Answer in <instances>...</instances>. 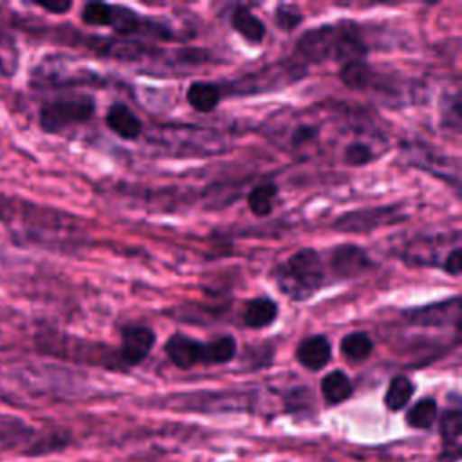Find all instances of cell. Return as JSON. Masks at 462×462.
<instances>
[{
  "label": "cell",
  "instance_id": "16",
  "mask_svg": "<svg viewBox=\"0 0 462 462\" xmlns=\"http://www.w3.org/2000/svg\"><path fill=\"white\" fill-rule=\"evenodd\" d=\"M20 69V47L14 34L0 25V78H13Z\"/></svg>",
  "mask_w": 462,
  "mask_h": 462
},
{
  "label": "cell",
  "instance_id": "18",
  "mask_svg": "<svg viewBox=\"0 0 462 462\" xmlns=\"http://www.w3.org/2000/svg\"><path fill=\"white\" fill-rule=\"evenodd\" d=\"M352 381L341 370H332L321 379V395L328 404H339L352 395Z\"/></svg>",
  "mask_w": 462,
  "mask_h": 462
},
{
  "label": "cell",
  "instance_id": "9",
  "mask_svg": "<svg viewBox=\"0 0 462 462\" xmlns=\"http://www.w3.org/2000/svg\"><path fill=\"white\" fill-rule=\"evenodd\" d=\"M337 27V38H336V49L334 58L336 61L348 63V61H359L366 56V45L359 36V31L350 22H341Z\"/></svg>",
  "mask_w": 462,
  "mask_h": 462
},
{
  "label": "cell",
  "instance_id": "11",
  "mask_svg": "<svg viewBox=\"0 0 462 462\" xmlns=\"http://www.w3.org/2000/svg\"><path fill=\"white\" fill-rule=\"evenodd\" d=\"M332 356L330 343L325 336H310L300 341L296 348V359L309 370H321L328 365Z\"/></svg>",
  "mask_w": 462,
  "mask_h": 462
},
{
  "label": "cell",
  "instance_id": "3",
  "mask_svg": "<svg viewBox=\"0 0 462 462\" xmlns=\"http://www.w3.org/2000/svg\"><path fill=\"white\" fill-rule=\"evenodd\" d=\"M94 112L96 103L85 94L47 99L38 110V126L43 134H61L90 121Z\"/></svg>",
  "mask_w": 462,
  "mask_h": 462
},
{
  "label": "cell",
  "instance_id": "13",
  "mask_svg": "<svg viewBox=\"0 0 462 462\" xmlns=\"http://www.w3.org/2000/svg\"><path fill=\"white\" fill-rule=\"evenodd\" d=\"M460 435H462V415L458 410H448L440 419L442 437V462H457L460 457Z\"/></svg>",
  "mask_w": 462,
  "mask_h": 462
},
{
  "label": "cell",
  "instance_id": "24",
  "mask_svg": "<svg viewBox=\"0 0 462 462\" xmlns=\"http://www.w3.org/2000/svg\"><path fill=\"white\" fill-rule=\"evenodd\" d=\"M339 78L350 88H366L372 83L374 70L370 65L365 63V60L348 61V63L341 65Z\"/></svg>",
  "mask_w": 462,
  "mask_h": 462
},
{
  "label": "cell",
  "instance_id": "8",
  "mask_svg": "<svg viewBox=\"0 0 462 462\" xmlns=\"http://www.w3.org/2000/svg\"><path fill=\"white\" fill-rule=\"evenodd\" d=\"M155 345V334L150 327L132 325L126 327L121 334V350L119 359L130 366L139 365L150 354Z\"/></svg>",
  "mask_w": 462,
  "mask_h": 462
},
{
  "label": "cell",
  "instance_id": "23",
  "mask_svg": "<svg viewBox=\"0 0 462 462\" xmlns=\"http://www.w3.org/2000/svg\"><path fill=\"white\" fill-rule=\"evenodd\" d=\"M339 348L350 361H365L374 350V341L365 332H350L341 339Z\"/></svg>",
  "mask_w": 462,
  "mask_h": 462
},
{
  "label": "cell",
  "instance_id": "19",
  "mask_svg": "<svg viewBox=\"0 0 462 462\" xmlns=\"http://www.w3.org/2000/svg\"><path fill=\"white\" fill-rule=\"evenodd\" d=\"M236 354V339L233 336H222L209 343H202V357L204 365H220L233 359Z\"/></svg>",
  "mask_w": 462,
  "mask_h": 462
},
{
  "label": "cell",
  "instance_id": "26",
  "mask_svg": "<svg viewBox=\"0 0 462 462\" xmlns=\"http://www.w3.org/2000/svg\"><path fill=\"white\" fill-rule=\"evenodd\" d=\"M435 417H437V402H435V399L424 397V399H420L419 402H415L410 408V411L406 415V420H408V424L411 428L426 430V428H430L433 424Z\"/></svg>",
  "mask_w": 462,
  "mask_h": 462
},
{
  "label": "cell",
  "instance_id": "25",
  "mask_svg": "<svg viewBox=\"0 0 462 462\" xmlns=\"http://www.w3.org/2000/svg\"><path fill=\"white\" fill-rule=\"evenodd\" d=\"M108 27H112L117 34L128 36L141 27V20L135 11L125 5H110L108 13Z\"/></svg>",
  "mask_w": 462,
  "mask_h": 462
},
{
  "label": "cell",
  "instance_id": "22",
  "mask_svg": "<svg viewBox=\"0 0 462 462\" xmlns=\"http://www.w3.org/2000/svg\"><path fill=\"white\" fill-rule=\"evenodd\" d=\"M276 193H278V188L271 182L253 188L247 195V206L251 213H254L256 217H267L274 208Z\"/></svg>",
  "mask_w": 462,
  "mask_h": 462
},
{
  "label": "cell",
  "instance_id": "12",
  "mask_svg": "<svg viewBox=\"0 0 462 462\" xmlns=\"http://www.w3.org/2000/svg\"><path fill=\"white\" fill-rule=\"evenodd\" d=\"M105 121H106V126L121 139L132 141V139H137L143 132L141 119L126 105H121V103H116L108 108Z\"/></svg>",
  "mask_w": 462,
  "mask_h": 462
},
{
  "label": "cell",
  "instance_id": "15",
  "mask_svg": "<svg viewBox=\"0 0 462 462\" xmlns=\"http://www.w3.org/2000/svg\"><path fill=\"white\" fill-rule=\"evenodd\" d=\"M278 316V305L271 298H253L245 303L242 312V321L249 328H265L274 323Z\"/></svg>",
  "mask_w": 462,
  "mask_h": 462
},
{
  "label": "cell",
  "instance_id": "21",
  "mask_svg": "<svg viewBox=\"0 0 462 462\" xmlns=\"http://www.w3.org/2000/svg\"><path fill=\"white\" fill-rule=\"evenodd\" d=\"M32 435V430L20 419L11 415H0V444L14 448Z\"/></svg>",
  "mask_w": 462,
  "mask_h": 462
},
{
  "label": "cell",
  "instance_id": "32",
  "mask_svg": "<svg viewBox=\"0 0 462 462\" xmlns=\"http://www.w3.org/2000/svg\"><path fill=\"white\" fill-rule=\"evenodd\" d=\"M318 135V128L316 126H309V125H303V126H298L292 134V144L294 146H300V144H305L312 139H316Z\"/></svg>",
  "mask_w": 462,
  "mask_h": 462
},
{
  "label": "cell",
  "instance_id": "27",
  "mask_svg": "<svg viewBox=\"0 0 462 462\" xmlns=\"http://www.w3.org/2000/svg\"><path fill=\"white\" fill-rule=\"evenodd\" d=\"M108 13H110V4L88 2L81 9V20L87 25L103 27V25H108Z\"/></svg>",
  "mask_w": 462,
  "mask_h": 462
},
{
  "label": "cell",
  "instance_id": "14",
  "mask_svg": "<svg viewBox=\"0 0 462 462\" xmlns=\"http://www.w3.org/2000/svg\"><path fill=\"white\" fill-rule=\"evenodd\" d=\"M233 29L251 45H258L265 38V25L245 5H236L229 18Z\"/></svg>",
  "mask_w": 462,
  "mask_h": 462
},
{
  "label": "cell",
  "instance_id": "7",
  "mask_svg": "<svg viewBox=\"0 0 462 462\" xmlns=\"http://www.w3.org/2000/svg\"><path fill=\"white\" fill-rule=\"evenodd\" d=\"M336 38H337L336 25L314 27L298 40V52L307 61H312V63L332 60L334 49H336Z\"/></svg>",
  "mask_w": 462,
  "mask_h": 462
},
{
  "label": "cell",
  "instance_id": "2",
  "mask_svg": "<svg viewBox=\"0 0 462 462\" xmlns=\"http://www.w3.org/2000/svg\"><path fill=\"white\" fill-rule=\"evenodd\" d=\"M34 346L40 354L74 363L110 366L114 354L106 345L87 341L58 330H42L34 336Z\"/></svg>",
  "mask_w": 462,
  "mask_h": 462
},
{
  "label": "cell",
  "instance_id": "10",
  "mask_svg": "<svg viewBox=\"0 0 462 462\" xmlns=\"http://www.w3.org/2000/svg\"><path fill=\"white\" fill-rule=\"evenodd\" d=\"M164 352L170 357V361L182 370H188L200 363L202 357V343L186 336V334H173L164 345Z\"/></svg>",
  "mask_w": 462,
  "mask_h": 462
},
{
  "label": "cell",
  "instance_id": "4",
  "mask_svg": "<svg viewBox=\"0 0 462 462\" xmlns=\"http://www.w3.org/2000/svg\"><path fill=\"white\" fill-rule=\"evenodd\" d=\"M402 218L406 217L399 211V206H381L345 213L332 224V227L341 233H370L377 227L397 224Z\"/></svg>",
  "mask_w": 462,
  "mask_h": 462
},
{
  "label": "cell",
  "instance_id": "28",
  "mask_svg": "<svg viewBox=\"0 0 462 462\" xmlns=\"http://www.w3.org/2000/svg\"><path fill=\"white\" fill-rule=\"evenodd\" d=\"M274 22L282 31H292L301 22V13L292 4H280L274 11Z\"/></svg>",
  "mask_w": 462,
  "mask_h": 462
},
{
  "label": "cell",
  "instance_id": "20",
  "mask_svg": "<svg viewBox=\"0 0 462 462\" xmlns=\"http://www.w3.org/2000/svg\"><path fill=\"white\" fill-rule=\"evenodd\" d=\"M413 392H415V386L406 375H395L390 381V384L386 388V393H384L386 408L392 410V411L402 410L410 402Z\"/></svg>",
  "mask_w": 462,
  "mask_h": 462
},
{
  "label": "cell",
  "instance_id": "6",
  "mask_svg": "<svg viewBox=\"0 0 462 462\" xmlns=\"http://www.w3.org/2000/svg\"><path fill=\"white\" fill-rule=\"evenodd\" d=\"M368 253L356 244H341L330 253V269L339 280H352L365 274L372 267Z\"/></svg>",
  "mask_w": 462,
  "mask_h": 462
},
{
  "label": "cell",
  "instance_id": "30",
  "mask_svg": "<svg viewBox=\"0 0 462 462\" xmlns=\"http://www.w3.org/2000/svg\"><path fill=\"white\" fill-rule=\"evenodd\" d=\"M442 269L449 274V276H458L462 271V251L460 247H455L451 253H448Z\"/></svg>",
  "mask_w": 462,
  "mask_h": 462
},
{
  "label": "cell",
  "instance_id": "31",
  "mask_svg": "<svg viewBox=\"0 0 462 462\" xmlns=\"http://www.w3.org/2000/svg\"><path fill=\"white\" fill-rule=\"evenodd\" d=\"M14 206H16V197L0 191V224L2 226L11 218Z\"/></svg>",
  "mask_w": 462,
  "mask_h": 462
},
{
  "label": "cell",
  "instance_id": "29",
  "mask_svg": "<svg viewBox=\"0 0 462 462\" xmlns=\"http://www.w3.org/2000/svg\"><path fill=\"white\" fill-rule=\"evenodd\" d=\"M374 161V152L363 143H352L345 148V162L348 166H365Z\"/></svg>",
  "mask_w": 462,
  "mask_h": 462
},
{
  "label": "cell",
  "instance_id": "1",
  "mask_svg": "<svg viewBox=\"0 0 462 462\" xmlns=\"http://www.w3.org/2000/svg\"><path fill=\"white\" fill-rule=\"evenodd\" d=\"M274 280L282 294L292 301L312 298L325 283V269L319 254L307 247L296 251L274 273Z\"/></svg>",
  "mask_w": 462,
  "mask_h": 462
},
{
  "label": "cell",
  "instance_id": "17",
  "mask_svg": "<svg viewBox=\"0 0 462 462\" xmlns=\"http://www.w3.org/2000/svg\"><path fill=\"white\" fill-rule=\"evenodd\" d=\"M186 99L197 112H211L220 101V88L209 81H193L186 90Z\"/></svg>",
  "mask_w": 462,
  "mask_h": 462
},
{
  "label": "cell",
  "instance_id": "5",
  "mask_svg": "<svg viewBox=\"0 0 462 462\" xmlns=\"http://www.w3.org/2000/svg\"><path fill=\"white\" fill-rule=\"evenodd\" d=\"M402 316L408 323L419 327H457L460 318V300L455 296L446 301L410 309Z\"/></svg>",
  "mask_w": 462,
  "mask_h": 462
},
{
  "label": "cell",
  "instance_id": "33",
  "mask_svg": "<svg viewBox=\"0 0 462 462\" xmlns=\"http://www.w3.org/2000/svg\"><path fill=\"white\" fill-rule=\"evenodd\" d=\"M32 5L52 14H63L72 7V2H32Z\"/></svg>",
  "mask_w": 462,
  "mask_h": 462
}]
</instances>
